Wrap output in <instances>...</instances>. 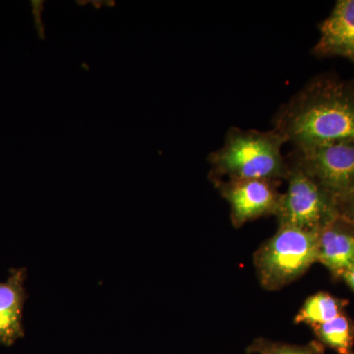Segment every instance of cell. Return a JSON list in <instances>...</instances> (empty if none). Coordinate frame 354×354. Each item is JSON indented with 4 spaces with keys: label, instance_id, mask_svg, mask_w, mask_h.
I'll use <instances>...</instances> for the list:
<instances>
[{
    "label": "cell",
    "instance_id": "obj_1",
    "mask_svg": "<svg viewBox=\"0 0 354 354\" xmlns=\"http://www.w3.org/2000/svg\"><path fill=\"white\" fill-rule=\"evenodd\" d=\"M272 127L295 149L354 142V79L313 77L278 109Z\"/></svg>",
    "mask_w": 354,
    "mask_h": 354
},
{
    "label": "cell",
    "instance_id": "obj_2",
    "mask_svg": "<svg viewBox=\"0 0 354 354\" xmlns=\"http://www.w3.org/2000/svg\"><path fill=\"white\" fill-rule=\"evenodd\" d=\"M286 143L274 128L268 131L230 127L223 145L209 156V179H266L286 180L288 174L281 148Z\"/></svg>",
    "mask_w": 354,
    "mask_h": 354
},
{
    "label": "cell",
    "instance_id": "obj_3",
    "mask_svg": "<svg viewBox=\"0 0 354 354\" xmlns=\"http://www.w3.org/2000/svg\"><path fill=\"white\" fill-rule=\"evenodd\" d=\"M318 232L279 227L276 234L259 247L253 262L265 290H281L318 262Z\"/></svg>",
    "mask_w": 354,
    "mask_h": 354
},
{
    "label": "cell",
    "instance_id": "obj_4",
    "mask_svg": "<svg viewBox=\"0 0 354 354\" xmlns=\"http://www.w3.org/2000/svg\"><path fill=\"white\" fill-rule=\"evenodd\" d=\"M286 162L288 189L281 194L277 212L279 227L320 230L339 215L335 197L297 165L288 158Z\"/></svg>",
    "mask_w": 354,
    "mask_h": 354
},
{
    "label": "cell",
    "instance_id": "obj_5",
    "mask_svg": "<svg viewBox=\"0 0 354 354\" xmlns=\"http://www.w3.org/2000/svg\"><path fill=\"white\" fill-rule=\"evenodd\" d=\"M286 158L335 197L354 186V142L293 149Z\"/></svg>",
    "mask_w": 354,
    "mask_h": 354
},
{
    "label": "cell",
    "instance_id": "obj_6",
    "mask_svg": "<svg viewBox=\"0 0 354 354\" xmlns=\"http://www.w3.org/2000/svg\"><path fill=\"white\" fill-rule=\"evenodd\" d=\"M221 196L230 207V221L239 228L263 216L277 215L281 181L266 179H232L214 181Z\"/></svg>",
    "mask_w": 354,
    "mask_h": 354
},
{
    "label": "cell",
    "instance_id": "obj_7",
    "mask_svg": "<svg viewBox=\"0 0 354 354\" xmlns=\"http://www.w3.org/2000/svg\"><path fill=\"white\" fill-rule=\"evenodd\" d=\"M319 30L320 38L312 50L314 55L344 57L354 64V0L335 2Z\"/></svg>",
    "mask_w": 354,
    "mask_h": 354
},
{
    "label": "cell",
    "instance_id": "obj_8",
    "mask_svg": "<svg viewBox=\"0 0 354 354\" xmlns=\"http://www.w3.org/2000/svg\"><path fill=\"white\" fill-rule=\"evenodd\" d=\"M318 263L334 279H342L354 264V223L339 214L318 232Z\"/></svg>",
    "mask_w": 354,
    "mask_h": 354
},
{
    "label": "cell",
    "instance_id": "obj_9",
    "mask_svg": "<svg viewBox=\"0 0 354 354\" xmlns=\"http://www.w3.org/2000/svg\"><path fill=\"white\" fill-rule=\"evenodd\" d=\"M25 267L9 270L8 278L0 283V344L12 346L25 337L24 307L28 299Z\"/></svg>",
    "mask_w": 354,
    "mask_h": 354
},
{
    "label": "cell",
    "instance_id": "obj_10",
    "mask_svg": "<svg viewBox=\"0 0 354 354\" xmlns=\"http://www.w3.org/2000/svg\"><path fill=\"white\" fill-rule=\"evenodd\" d=\"M349 301L328 292H318L305 300L295 318V324H306L310 327L329 322L346 313Z\"/></svg>",
    "mask_w": 354,
    "mask_h": 354
},
{
    "label": "cell",
    "instance_id": "obj_11",
    "mask_svg": "<svg viewBox=\"0 0 354 354\" xmlns=\"http://www.w3.org/2000/svg\"><path fill=\"white\" fill-rule=\"evenodd\" d=\"M316 341L337 354H354V321L344 313L329 322L313 326Z\"/></svg>",
    "mask_w": 354,
    "mask_h": 354
},
{
    "label": "cell",
    "instance_id": "obj_12",
    "mask_svg": "<svg viewBox=\"0 0 354 354\" xmlns=\"http://www.w3.org/2000/svg\"><path fill=\"white\" fill-rule=\"evenodd\" d=\"M247 354H324L325 346L318 341L306 344H292L257 337L246 349Z\"/></svg>",
    "mask_w": 354,
    "mask_h": 354
},
{
    "label": "cell",
    "instance_id": "obj_13",
    "mask_svg": "<svg viewBox=\"0 0 354 354\" xmlns=\"http://www.w3.org/2000/svg\"><path fill=\"white\" fill-rule=\"evenodd\" d=\"M335 204L339 215L354 223V186L335 197Z\"/></svg>",
    "mask_w": 354,
    "mask_h": 354
},
{
    "label": "cell",
    "instance_id": "obj_14",
    "mask_svg": "<svg viewBox=\"0 0 354 354\" xmlns=\"http://www.w3.org/2000/svg\"><path fill=\"white\" fill-rule=\"evenodd\" d=\"M342 279H344L346 285L351 288V290L354 291V264L349 268L348 271L344 272Z\"/></svg>",
    "mask_w": 354,
    "mask_h": 354
}]
</instances>
